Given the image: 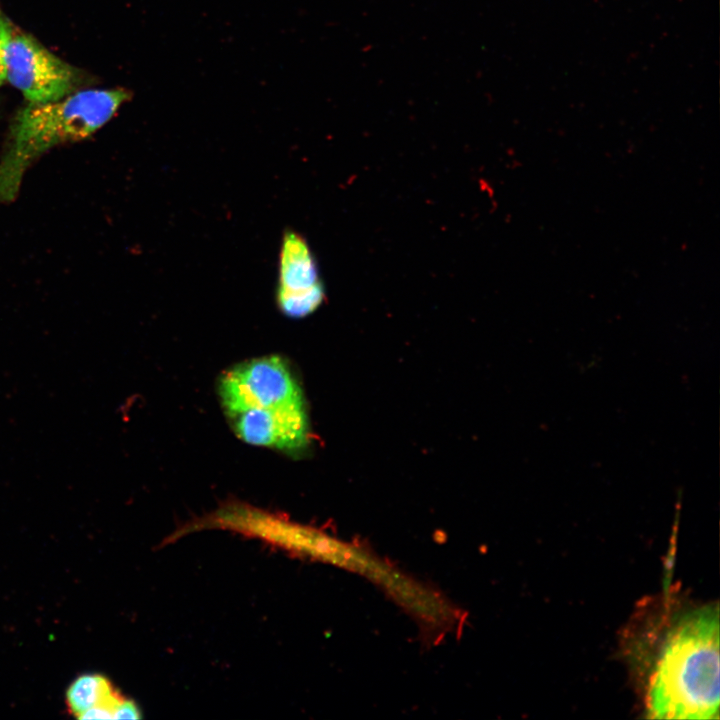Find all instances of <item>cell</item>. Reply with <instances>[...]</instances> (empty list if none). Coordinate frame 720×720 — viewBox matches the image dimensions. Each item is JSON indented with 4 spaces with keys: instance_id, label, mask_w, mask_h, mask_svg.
<instances>
[{
    "instance_id": "6da1fadb",
    "label": "cell",
    "mask_w": 720,
    "mask_h": 720,
    "mask_svg": "<svg viewBox=\"0 0 720 720\" xmlns=\"http://www.w3.org/2000/svg\"><path fill=\"white\" fill-rule=\"evenodd\" d=\"M719 665L718 606L706 605L674 617L647 672V716L718 719Z\"/></svg>"
},
{
    "instance_id": "7a4b0ae2",
    "label": "cell",
    "mask_w": 720,
    "mask_h": 720,
    "mask_svg": "<svg viewBox=\"0 0 720 720\" xmlns=\"http://www.w3.org/2000/svg\"><path fill=\"white\" fill-rule=\"evenodd\" d=\"M131 97L125 88L89 89L26 105L15 119L8 150L0 163V203L16 197L34 160L58 145L91 136Z\"/></svg>"
},
{
    "instance_id": "3957f363",
    "label": "cell",
    "mask_w": 720,
    "mask_h": 720,
    "mask_svg": "<svg viewBox=\"0 0 720 720\" xmlns=\"http://www.w3.org/2000/svg\"><path fill=\"white\" fill-rule=\"evenodd\" d=\"M218 394L226 416L245 410L306 406L302 389L279 356L245 361L221 376Z\"/></svg>"
},
{
    "instance_id": "277c9868",
    "label": "cell",
    "mask_w": 720,
    "mask_h": 720,
    "mask_svg": "<svg viewBox=\"0 0 720 720\" xmlns=\"http://www.w3.org/2000/svg\"><path fill=\"white\" fill-rule=\"evenodd\" d=\"M6 81L29 103H40L75 92L80 73L13 25L6 51Z\"/></svg>"
},
{
    "instance_id": "5b68a950",
    "label": "cell",
    "mask_w": 720,
    "mask_h": 720,
    "mask_svg": "<svg viewBox=\"0 0 720 720\" xmlns=\"http://www.w3.org/2000/svg\"><path fill=\"white\" fill-rule=\"evenodd\" d=\"M277 304L290 318H303L319 308L325 298L313 253L302 235L286 231L279 255Z\"/></svg>"
},
{
    "instance_id": "8992f818",
    "label": "cell",
    "mask_w": 720,
    "mask_h": 720,
    "mask_svg": "<svg viewBox=\"0 0 720 720\" xmlns=\"http://www.w3.org/2000/svg\"><path fill=\"white\" fill-rule=\"evenodd\" d=\"M227 418L238 438L251 445L297 453L310 440L306 406L245 410Z\"/></svg>"
},
{
    "instance_id": "52a82bcc",
    "label": "cell",
    "mask_w": 720,
    "mask_h": 720,
    "mask_svg": "<svg viewBox=\"0 0 720 720\" xmlns=\"http://www.w3.org/2000/svg\"><path fill=\"white\" fill-rule=\"evenodd\" d=\"M124 699L112 683L100 674L80 675L66 691L68 710L77 718L93 707H103L111 711L114 719L115 712Z\"/></svg>"
},
{
    "instance_id": "ba28073f",
    "label": "cell",
    "mask_w": 720,
    "mask_h": 720,
    "mask_svg": "<svg viewBox=\"0 0 720 720\" xmlns=\"http://www.w3.org/2000/svg\"><path fill=\"white\" fill-rule=\"evenodd\" d=\"M13 24L0 11V86L6 81V51Z\"/></svg>"
},
{
    "instance_id": "9c48e42d",
    "label": "cell",
    "mask_w": 720,
    "mask_h": 720,
    "mask_svg": "<svg viewBox=\"0 0 720 720\" xmlns=\"http://www.w3.org/2000/svg\"><path fill=\"white\" fill-rule=\"evenodd\" d=\"M141 718L140 710L136 704L129 700L124 699L118 706L114 719H138Z\"/></svg>"
}]
</instances>
